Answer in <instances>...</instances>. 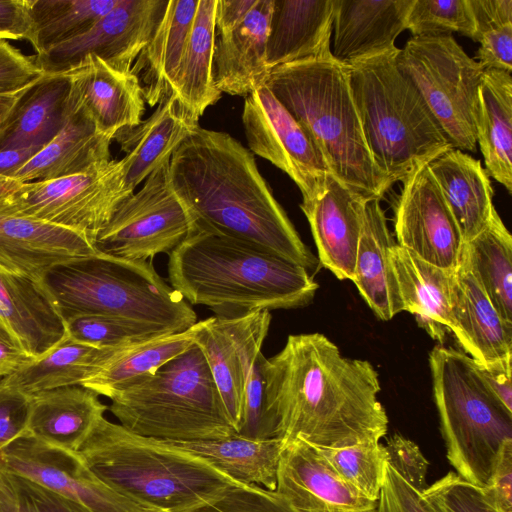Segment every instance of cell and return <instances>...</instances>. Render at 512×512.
Masks as SVG:
<instances>
[{"instance_id":"6da1fadb","label":"cell","mask_w":512,"mask_h":512,"mask_svg":"<svg viewBox=\"0 0 512 512\" xmlns=\"http://www.w3.org/2000/svg\"><path fill=\"white\" fill-rule=\"evenodd\" d=\"M264 416L269 438L319 448L379 441L388 430L379 375L367 360L344 357L320 333L290 335L264 358Z\"/></svg>"},{"instance_id":"7a4b0ae2","label":"cell","mask_w":512,"mask_h":512,"mask_svg":"<svg viewBox=\"0 0 512 512\" xmlns=\"http://www.w3.org/2000/svg\"><path fill=\"white\" fill-rule=\"evenodd\" d=\"M169 174L197 227L248 243L310 273L319 269L318 258L273 196L254 155L230 134L197 126L173 152Z\"/></svg>"},{"instance_id":"3957f363","label":"cell","mask_w":512,"mask_h":512,"mask_svg":"<svg viewBox=\"0 0 512 512\" xmlns=\"http://www.w3.org/2000/svg\"><path fill=\"white\" fill-rule=\"evenodd\" d=\"M168 255L170 286L218 317L307 306L319 287L304 267L197 226Z\"/></svg>"},{"instance_id":"277c9868","label":"cell","mask_w":512,"mask_h":512,"mask_svg":"<svg viewBox=\"0 0 512 512\" xmlns=\"http://www.w3.org/2000/svg\"><path fill=\"white\" fill-rule=\"evenodd\" d=\"M265 85L301 125L331 174L368 199L392 186L367 147L349 82L348 67L334 57L274 67Z\"/></svg>"},{"instance_id":"5b68a950","label":"cell","mask_w":512,"mask_h":512,"mask_svg":"<svg viewBox=\"0 0 512 512\" xmlns=\"http://www.w3.org/2000/svg\"><path fill=\"white\" fill-rule=\"evenodd\" d=\"M77 452L111 489L163 512H193L243 485L196 456L105 417Z\"/></svg>"},{"instance_id":"8992f818","label":"cell","mask_w":512,"mask_h":512,"mask_svg":"<svg viewBox=\"0 0 512 512\" xmlns=\"http://www.w3.org/2000/svg\"><path fill=\"white\" fill-rule=\"evenodd\" d=\"M396 50L347 65L363 135L391 185L453 148L421 95L399 70Z\"/></svg>"},{"instance_id":"52a82bcc","label":"cell","mask_w":512,"mask_h":512,"mask_svg":"<svg viewBox=\"0 0 512 512\" xmlns=\"http://www.w3.org/2000/svg\"><path fill=\"white\" fill-rule=\"evenodd\" d=\"M43 286L63 318L93 314L181 333L197 323L189 303L156 272L152 261L101 253L51 269Z\"/></svg>"},{"instance_id":"ba28073f","label":"cell","mask_w":512,"mask_h":512,"mask_svg":"<svg viewBox=\"0 0 512 512\" xmlns=\"http://www.w3.org/2000/svg\"><path fill=\"white\" fill-rule=\"evenodd\" d=\"M110 400L108 410L120 425L139 436L200 441L237 434L195 343L153 376L114 394Z\"/></svg>"},{"instance_id":"9c48e42d","label":"cell","mask_w":512,"mask_h":512,"mask_svg":"<svg viewBox=\"0 0 512 512\" xmlns=\"http://www.w3.org/2000/svg\"><path fill=\"white\" fill-rule=\"evenodd\" d=\"M429 366L446 457L457 475L483 488L502 444L512 439V411L464 352L437 345Z\"/></svg>"},{"instance_id":"30bf717a","label":"cell","mask_w":512,"mask_h":512,"mask_svg":"<svg viewBox=\"0 0 512 512\" xmlns=\"http://www.w3.org/2000/svg\"><path fill=\"white\" fill-rule=\"evenodd\" d=\"M453 148L474 152L475 113L484 68L452 35L412 36L396 55Z\"/></svg>"},{"instance_id":"8fae6325","label":"cell","mask_w":512,"mask_h":512,"mask_svg":"<svg viewBox=\"0 0 512 512\" xmlns=\"http://www.w3.org/2000/svg\"><path fill=\"white\" fill-rule=\"evenodd\" d=\"M124 162L113 160L78 174L22 183L0 198V208L87 236L92 243L131 194L124 183Z\"/></svg>"},{"instance_id":"7c38bea8","label":"cell","mask_w":512,"mask_h":512,"mask_svg":"<svg viewBox=\"0 0 512 512\" xmlns=\"http://www.w3.org/2000/svg\"><path fill=\"white\" fill-rule=\"evenodd\" d=\"M169 161L118 206L94 241L98 253L151 261L158 254H169L196 228L194 216L173 187Z\"/></svg>"},{"instance_id":"4fadbf2b","label":"cell","mask_w":512,"mask_h":512,"mask_svg":"<svg viewBox=\"0 0 512 512\" xmlns=\"http://www.w3.org/2000/svg\"><path fill=\"white\" fill-rule=\"evenodd\" d=\"M0 472L60 502L70 512H163L103 483L70 452L23 436L0 450Z\"/></svg>"},{"instance_id":"5bb4252c","label":"cell","mask_w":512,"mask_h":512,"mask_svg":"<svg viewBox=\"0 0 512 512\" xmlns=\"http://www.w3.org/2000/svg\"><path fill=\"white\" fill-rule=\"evenodd\" d=\"M242 123L249 151L285 172L302 200L324 188L332 175L325 159L265 84L245 96Z\"/></svg>"},{"instance_id":"9a60e30c","label":"cell","mask_w":512,"mask_h":512,"mask_svg":"<svg viewBox=\"0 0 512 512\" xmlns=\"http://www.w3.org/2000/svg\"><path fill=\"white\" fill-rule=\"evenodd\" d=\"M166 4L164 0H119L82 33L37 54L35 62L45 74H62L94 55L120 71H131Z\"/></svg>"},{"instance_id":"2e32d148","label":"cell","mask_w":512,"mask_h":512,"mask_svg":"<svg viewBox=\"0 0 512 512\" xmlns=\"http://www.w3.org/2000/svg\"><path fill=\"white\" fill-rule=\"evenodd\" d=\"M270 323L269 311L231 318L213 316L197 322L194 343L207 362L236 433L243 418L248 378Z\"/></svg>"},{"instance_id":"e0dca14e","label":"cell","mask_w":512,"mask_h":512,"mask_svg":"<svg viewBox=\"0 0 512 512\" xmlns=\"http://www.w3.org/2000/svg\"><path fill=\"white\" fill-rule=\"evenodd\" d=\"M395 235L397 245L434 266L453 270L460 263L461 234L428 164L403 182L395 206Z\"/></svg>"},{"instance_id":"ac0fdd59","label":"cell","mask_w":512,"mask_h":512,"mask_svg":"<svg viewBox=\"0 0 512 512\" xmlns=\"http://www.w3.org/2000/svg\"><path fill=\"white\" fill-rule=\"evenodd\" d=\"M275 491L296 512H377V501L340 477L318 447L302 439L283 445Z\"/></svg>"},{"instance_id":"d6986e66","label":"cell","mask_w":512,"mask_h":512,"mask_svg":"<svg viewBox=\"0 0 512 512\" xmlns=\"http://www.w3.org/2000/svg\"><path fill=\"white\" fill-rule=\"evenodd\" d=\"M79 232L0 208V269L41 285L56 266L97 254Z\"/></svg>"},{"instance_id":"ffe728a7","label":"cell","mask_w":512,"mask_h":512,"mask_svg":"<svg viewBox=\"0 0 512 512\" xmlns=\"http://www.w3.org/2000/svg\"><path fill=\"white\" fill-rule=\"evenodd\" d=\"M66 74L67 106L82 112L103 135L113 139L118 131L142 121L146 102L132 71H120L89 55Z\"/></svg>"},{"instance_id":"44dd1931","label":"cell","mask_w":512,"mask_h":512,"mask_svg":"<svg viewBox=\"0 0 512 512\" xmlns=\"http://www.w3.org/2000/svg\"><path fill=\"white\" fill-rule=\"evenodd\" d=\"M369 200L329 175L324 188L300 204L309 222L320 264L340 280L353 279Z\"/></svg>"},{"instance_id":"7402d4cb","label":"cell","mask_w":512,"mask_h":512,"mask_svg":"<svg viewBox=\"0 0 512 512\" xmlns=\"http://www.w3.org/2000/svg\"><path fill=\"white\" fill-rule=\"evenodd\" d=\"M274 0H255L235 25L215 32L213 79L221 93L246 96L265 84L267 41Z\"/></svg>"},{"instance_id":"603a6c76","label":"cell","mask_w":512,"mask_h":512,"mask_svg":"<svg viewBox=\"0 0 512 512\" xmlns=\"http://www.w3.org/2000/svg\"><path fill=\"white\" fill-rule=\"evenodd\" d=\"M414 0H334L332 56L350 65L393 50Z\"/></svg>"},{"instance_id":"cb8c5ba5","label":"cell","mask_w":512,"mask_h":512,"mask_svg":"<svg viewBox=\"0 0 512 512\" xmlns=\"http://www.w3.org/2000/svg\"><path fill=\"white\" fill-rule=\"evenodd\" d=\"M195 118L182 102L171 94L137 126L118 131L115 140L125 153L124 183L130 194L160 165L168 162L176 148L197 127Z\"/></svg>"},{"instance_id":"d4e9b609","label":"cell","mask_w":512,"mask_h":512,"mask_svg":"<svg viewBox=\"0 0 512 512\" xmlns=\"http://www.w3.org/2000/svg\"><path fill=\"white\" fill-rule=\"evenodd\" d=\"M334 0H274L267 41L270 69L333 57Z\"/></svg>"},{"instance_id":"484cf974","label":"cell","mask_w":512,"mask_h":512,"mask_svg":"<svg viewBox=\"0 0 512 512\" xmlns=\"http://www.w3.org/2000/svg\"><path fill=\"white\" fill-rule=\"evenodd\" d=\"M108 406L81 385L30 395L25 436L70 452H77Z\"/></svg>"},{"instance_id":"4316f807","label":"cell","mask_w":512,"mask_h":512,"mask_svg":"<svg viewBox=\"0 0 512 512\" xmlns=\"http://www.w3.org/2000/svg\"><path fill=\"white\" fill-rule=\"evenodd\" d=\"M450 333L477 362L512 356V325L500 317L473 275L461 264L455 270Z\"/></svg>"},{"instance_id":"83f0119b","label":"cell","mask_w":512,"mask_h":512,"mask_svg":"<svg viewBox=\"0 0 512 512\" xmlns=\"http://www.w3.org/2000/svg\"><path fill=\"white\" fill-rule=\"evenodd\" d=\"M381 199H370L358 241L352 281L374 314L387 321L403 311L391 250L396 244Z\"/></svg>"},{"instance_id":"f1b7e54d","label":"cell","mask_w":512,"mask_h":512,"mask_svg":"<svg viewBox=\"0 0 512 512\" xmlns=\"http://www.w3.org/2000/svg\"><path fill=\"white\" fill-rule=\"evenodd\" d=\"M391 261L403 311L414 315L418 325L440 343L451 326V301L455 270L434 266L395 244Z\"/></svg>"},{"instance_id":"f546056e","label":"cell","mask_w":512,"mask_h":512,"mask_svg":"<svg viewBox=\"0 0 512 512\" xmlns=\"http://www.w3.org/2000/svg\"><path fill=\"white\" fill-rule=\"evenodd\" d=\"M464 243L471 241L489 224L496 209L490 177L479 160L450 148L428 164Z\"/></svg>"},{"instance_id":"4dcf8cb0","label":"cell","mask_w":512,"mask_h":512,"mask_svg":"<svg viewBox=\"0 0 512 512\" xmlns=\"http://www.w3.org/2000/svg\"><path fill=\"white\" fill-rule=\"evenodd\" d=\"M112 140L82 112L67 106L66 120L58 133L12 179L27 183L85 172L111 160Z\"/></svg>"},{"instance_id":"1f68e13d","label":"cell","mask_w":512,"mask_h":512,"mask_svg":"<svg viewBox=\"0 0 512 512\" xmlns=\"http://www.w3.org/2000/svg\"><path fill=\"white\" fill-rule=\"evenodd\" d=\"M197 5L198 0L167 1L151 37L132 65L144 100L151 107L172 94Z\"/></svg>"},{"instance_id":"d6a6232c","label":"cell","mask_w":512,"mask_h":512,"mask_svg":"<svg viewBox=\"0 0 512 512\" xmlns=\"http://www.w3.org/2000/svg\"><path fill=\"white\" fill-rule=\"evenodd\" d=\"M0 318L37 358L65 335V320L45 287L0 269Z\"/></svg>"},{"instance_id":"836d02e7","label":"cell","mask_w":512,"mask_h":512,"mask_svg":"<svg viewBox=\"0 0 512 512\" xmlns=\"http://www.w3.org/2000/svg\"><path fill=\"white\" fill-rule=\"evenodd\" d=\"M68 92L66 73L44 74L24 90L0 123V149L45 146L66 120Z\"/></svg>"},{"instance_id":"e575fe53","label":"cell","mask_w":512,"mask_h":512,"mask_svg":"<svg viewBox=\"0 0 512 512\" xmlns=\"http://www.w3.org/2000/svg\"><path fill=\"white\" fill-rule=\"evenodd\" d=\"M477 142L485 170L512 192V77L504 70L484 69L475 113Z\"/></svg>"},{"instance_id":"d590c367","label":"cell","mask_w":512,"mask_h":512,"mask_svg":"<svg viewBox=\"0 0 512 512\" xmlns=\"http://www.w3.org/2000/svg\"><path fill=\"white\" fill-rule=\"evenodd\" d=\"M162 441L206 461L237 482L276 489L283 448L277 438L254 439L235 434L224 439Z\"/></svg>"},{"instance_id":"8d00e7d4","label":"cell","mask_w":512,"mask_h":512,"mask_svg":"<svg viewBox=\"0 0 512 512\" xmlns=\"http://www.w3.org/2000/svg\"><path fill=\"white\" fill-rule=\"evenodd\" d=\"M126 348L100 349L77 342L66 334L46 353L3 379L27 395L82 385Z\"/></svg>"},{"instance_id":"74e56055","label":"cell","mask_w":512,"mask_h":512,"mask_svg":"<svg viewBox=\"0 0 512 512\" xmlns=\"http://www.w3.org/2000/svg\"><path fill=\"white\" fill-rule=\"evenodd\" d=\"M217 0H198L190 34L172 86L174 94L199 120L222 93L213 79Z\"/></svg>"},{"instance_id":"f35d334b","label":"cell","mask_w":512,"mask_h":512,"mask_svg":"<svg viewBox=\"0 0 512 512\" xmlns=\"http://www.w3.org/2000/svg\"><path fill=\"white\" fill-rule=\"evenodd\" d=\"M459 264L473 275L500 317L512 325V236L496 209L488 226L463 244Z\"/></svg>"},{"instance_id":"ab89813d","label":"cell","mask_w":512,"mask_h":512,"mask_svg":"<svg viewBox=\"0 0 512 512\" xmlns=\"http://www.w3.org/2000/svg\"><path fill=\"white\" fill-rule=\"evenodd\" d=\"M196 328L197 323L184 332L127 347L81 386L110 399L153 376L165 363L189 349L194 344Z\"/></svg>"},{"instance_id":"60d3db41","label":"cell","mask_w":512,"mask_h":512,"mask_svg":"<svg viewBox=\"0 0 512 512\" xmlns=\"http://www.w3.org/2000/svg\"><path fill=\"white\" fill-rule=\"evenodd\" d=\"M119 0H32L36 55L72 38L110 12Z\"/></svg>"},{"instance_id":"b9f144b4","label":"cell","mask_w":512,"mask_h":512,"mask_svg":"<svg viewBox=\"0 0 512 512\" xmlns=\"http://www.w3.org/2000/svg\"><path fill=\"white\" fill-rule=\"evenodd\" d=\"M484 69L512 70V0H469Z\"/></svg>"},{"instance_id":"7bdbcfd3","label":"cell","mask_w":512,"mask_h":512,"mask_svg":"<svg viewBox=\"0 0 512 512\" xmlns=\"http://www.w3.org/2000/svg\"><path fill=\"white\" fill-rule=\"evenodd\" d=\"M64 320L70 338L100 349L134 346L174 334L160 327L112 316L81 314Z\"/></svg>"},{"instance_id":"ee69618b","label":"cell","mask_w":512,"mask_h":512,"mask_svg":"<svg viewBox=\"0 0 512 512\" xmlns=\"http://www.w3.org/2000/svg\"><path fill=\"white\" fill-rule=\"evenodd\" d=\"M318 449L340 477L366 498L378 501L387 465L384 445L365 440L347 447Z\"/></svg>"},{"instance_id":"f6af8a7d","label":"cell","mask_w":512,"mask_h":512,"mask_svg":"<svg viewBox=\"0 0 512 512\" xmlns=\"http://www.w3.org/2000/svg\"><path fill=\"white\" fill-rule=\"evenodd\" d=\"M406 29L414 37L457 32L472 40L476 31L469 0H414Z\"/></svg>"},{"instance_id":"bcb514c9","label":"cell","mask_w":512,"mask_h":512,"mask_svg":"<svg viewBox=\"0 0 512 512\" xmlns=\"http://www.w3.org/2000/svg\"><path fill=\"white\" fill-rule=\"evenodd\" d=\"M421 493L431 512H497L480 487L455 472H448Z\"/></svg>"},{"instance_id":"7dc6e473","label":"cell","mask_w":512,"mask_h":512,"mask_svg":"<svg viewBox=\"0 0 512 512\" xmlns=\"http://www.w3.org/2000/svg\"><path fill=\"white\" fill-rule=\"evenodd\" d=\"M193 512H296L276 491L254 484L229 489L222 497Z\"/></svg>"},{"instance_id":"c3c4849f","label":"cell","mask_w":512,"mask_h":512,"mask_svg":"<svg viewBox=\"0 0 512 512\" xmlns=\"http://www.w3.org/2000/svg\"><path fill=\"white\" fill-rule=\"evenodd\" d=\"M35 59L24 55L6 40H0V96L16 95L44 76Z\"/></svg>"},{"instance_id":"681fc988","label":"cell","mask_w":512,"mask_h":512,"mask_svg":"<svg viewBox=\"0 0 512 512\" xmlns=\"http://www.w3.org/2000/svg\"><path fill=\"white\" fill-rule=\"evenodd\" d=\"M387 463L411 486L422 492L427 485L429 462L418 445L401 434H394L384 445Z\"/></svg>"},{"instance_id":"f907efd6","label":"cell","mask_w":512,"mask_h":512,"mask_svg":"<svg viewBox=\"0 0 512 512\" xmlns=\"http://www.w3.org/2000/svg\"><path fill=\"white\" fill-rule=\"evenodd\" d=\"M264 358L261 352L251 369L246 387L243 418L237 433L254 439L269 438L264 416Z\"/></svg>"},{"instance_id":"816d5d0a","label":"cell","mask_w":512,"mask_h":512,"mask_svg":"<svg viewBox=\"0 0 512 512\" xmlns=\"http://www.w3.org/2000/svg\"><path fill=\"white\" fill-rule=\"evenodd\" d=\"M30 395L0 379V450L25 436Z\"/></svg>"},{"instance_id":"f5cc1de1","label":"cell","mask_w":512,"mask_h":512,"mask_svg":"<svg viewBox=\"0 0 512 512\" xmlns=\"http://www.w3.org/2000/svg\"><path fill=\"white\" fill-rule=\"evenodd\" d=\"M377 512H431L422 493L407 483L388 463Z\"/></svg>"},{"instance_id":"db71d44e","label":"cell","mask_w":512,"mask_h":512,"mask_svg":"<svg viewBox=\"0 0 512 512\" xmlns=\"http://www.w3.org/2000/svg\"><path fill=\"white\" fill-rule=\"evenodd\" d=\"M481 489L497 512H512V439L502 444L491 474Z\"/></svg>"},{"instance_id":"11a10c76","label":"cell","mask_w":512,"mask_h":512,"mask_svg":"<svg viewBox=\"0 0 512 512\" xmlns=\"http://www.w3.org/2000/svg\"><path fill=\"white\" fill-rule=\"evenodd\" d=\"M0 40H24L36 50L32 0H0Z\"/></svg>"},{"instance_id":"9f6ffc18","label":"cell","mask_w":512,"mask_h":512,"mask_svg":"<svg viewBox=\"0 0 512 512\" xmlns=\"http://www.w3.org/2000/svg\"><path fill=\"white\" fill-rule=\"evenodd\" d=\"M512 356L490 362H477L476 366L490 390L512 411Z\"/></svg>"},{"instance_id":"6f0895ef","label":"cell","mask_w":512,"mask_h":512,"mask_svg":"<svg viewBox=\"0 0 512 512\" xmlns=\"http://www.w3.org/2000/svg\"><path fill=\"white\" fill-rule=\"evenodd\" d=\"M33 359L20 339L0 318V379L13 374Z\"/></svg>"},{"instance_id":"680465c9","label":"cell","mask_w":512,"mask_h":512,"mask_svg":"<svg viewBox=\"0 0 512 512\" xmlns=\"http://www.w3.org/2000/svg\"><path fill=\"white\" fill-rule=\"evenodd\" d=\"M255 0H217L215 32L227 29L241 21Z\"/></svg>"},{"instance_id":"91938a15","label":"cell","mask_w":512,"mask_h":512,"mask_svg":"<svg viewBox=\"0 0 512 512\" xmlns=\"http://www.w3.org/2000/svg\"><path fill=\"white\" fill-rule=\"evenodd\" d=\"M11 479L19 490L20 512H53L57 505L62 503L42 491Z\"/></svg>"},{"instance_id":"94428289","label":"cell","mask_w":512,"mask_h":512,"mask_svg":"<svg viewBox=\"0 0 512 512\" xmlns=\"http://www.w3.org/2000/svg\"><path fill=\"white\" fill-rule=\"evenodd\" d=\"M44 146H17L0 149V176H12Z\"/></svg>"},{"instance_id":"6125c7cd","label":"cell","mask_w":512,"mask_h":512,"mask_svg":"<svg viewBox=\"0 0 512 512\" xmlns=\"http://www.w3.org/2000/svg\"><path fill=\"white\" fill-rule=\"evenodd\" d=\"M0 512H20L19 490L13 480L1 472Z\"/></svg>"},{"instance_id":"be15d7a7","label":"cell","mask_w":512,"mask_h":512,"mask_svg":"<svg viewBox=\"0 0 512 512\" xmlns=\"http://www.w3.org/2000/svg\"><path fill=\"white\" fill-rule=\"evenodd\" d=\"M21 93L16 95L0 96V123L4 119L6 114L9 112V110L12 108V106L14 105V103L16 102Z\"/></svg>"},{"instance_id":"e7e4bbea","label":"cell","mask_w":512,"mask_h":512,"mask_svg":"<svg viewBox=\"0 0 512 512\" xmlns=\"http://www.w3.org/2000/svg\"><path fill=\"white\" fill-rule=\"evenodd\" d=\"M22 183L12 178L0 176V198L16 190Z\"/></svg>"},{"instance_id":"03108f58","label":"cell","mask_w":512,"mask_h":512,"mask_svg":"<svg viewBox=\"0 0 512 512\" xmlns=\"http://www.w3.org/2000/svg\"><path fill=\"white\" fill-rule=\"evenodd\" d=\"M53 512H70V510L62 503H59Z\"/></svg>"}]
</instances>
